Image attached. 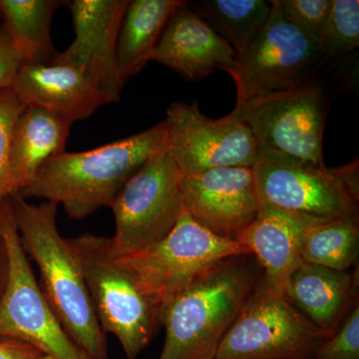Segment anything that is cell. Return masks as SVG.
I'll return each instance as SVG.
<instances>
[{"mask_svg":"<svg viewBox=\"0 0 359 359\" xmlns=\"http://www.w3.org/2000/svg\"><path fill=\"white\" fill-rule=\"evenodd\" d=\"M169 150L165 121L84 152L54 155L18 195L61 205L70 219H84L110 207L129 179L148 160Z\"/></svg>","mask_w":359,"mask_h":359,"instance_id":"6da1fadb","label":"cell"},{"mask_svg":"<svg viewBox=\"0 0 359 359\" xmlns=\"http://www.w3.org/2000/svg\"><path fill=\"white\" fill-rule=\"evenodd\" d=\"M16 228L26 255L40 273L44 297L71 339L96 359H110L107 339L100 327L83 273L57 226L58 205H33L11 196Z\"/></svg>","mask_w":359,"mask_h":359,"instance_id":"7a4b0ae2","label":"cell"},{"mask_svg":"<svg viewBox=\"0 0 359 359\" xmlns=\"http://www.w3.org/2000/svg\"><path fill=\"white\" fill-rule=\"evenodd\" d=\"M262 273L252 255L203 271L163 311L166 339L158 359H214Z\"/></svg>","mask_w":359,"mask_h":359,"instance_id":"3957f363","label":"cell"},{"mask_svg":"<svg viewBox=\"0 0 359 359\" xmlns=\"http://www.w3.org/2000/svg\"><path fill=\"white\" fill-rule=\"evenodd\" d=\"M67 243L104 334L115 335L126 358L136 359L162 327L163 309L116 257L111 238L86 233Z\"/></svg>","mask_w":359,"mask_h":359,"instance_id":"277c9868","label":"cell"},{"mask_svg":"<svg viewBox=\"0 0 359 359\" xmlns=\"http://www.w3.org/2000/svg\"><path fill=\"white\" fill-rule=\"evenodd\" d=\"M327 110L323 85L313 79L250 99L229 115L250 130L259 154L321 166Z\"/></svg>","mask_w":359,"mask_h":359,"instance_id":"5b68a950","label":"cell"},{"mask_svg":"<svg viewBox=\"0 0 359 359\" xmlns=\"http://www.w3.org/2000/svg\"><path fill=\"white\" fill-rule=\"evenodd\" d=\"M0 231L9 259L0 301V339L32 344L53 359H96L71 339L44 297L16 228L11 197L0 200Z\"/></svg>","mask_w":359,"mask_h":359,"instance_id":"8992f818","label":"cell"},{"mask_svg":"<svg viewBox=\"0 0 359 359\" xmlns=\"http://www.w3.org/2000/svg\"><path fill=\"white\" fill-rule=\"evenodd\" d=\"M330 337L269 287L262 273L214 359H313Z\"/></svg>","mask_w":359,"mask_h":359,"instance_id":"52a82bcc","label":"cell"},{"mask_svg":"<svg viewBox=\"0 0 359 359\" xmlns=\"http://www.w3.org/2000/svg\"><path fill=\"white\" fill-rule=\"evenodd\" d=\"M259 202L325 219H359V165L327 168L259 154L252 167Z\"/></svg>","mask_w":359,"mask_h":359,"instance_id":"ba28073f","label":"cell"},{"mask_svg":"<svg viewBox=\"0 0 359 359\" xmlns=\"http://www.w3.org/2000/svg\"><path fill=\"white\" fill-rule=\"evenodd\" d=\"M182 179L167 151L148 160L125 184L110 205L115 219L111 245L116 257L147 250L171 233L185 211Z\"/></svg>","mask_w":359,"mask_h":359,"instance_id":"9c48e42d","label":"cell"},{"mask_svg":"<svg viewBox=\"0 0 359 359\" xmlns=\"http://www.w3.org/2000/svg\"><path fill=\"white\" fill-rule=\"evenodd\" d=\"M242 255L252 252L238 241L210 233L184 211L171 233L158 244L133 256L117 257L164 311L205 269Z\"/></svg>","mask_w":359,"mask_h":359,"instance_id":"30bf717a","label":"cell"},{"mask_svg":"<svg viewBox=\"0 0 359 359\" xmlns=\"http://www.w3.org/2000/svg\"><path fill=\"white\" fill-rule=\"evenodd\" d=\"M266 25L229 72L240 105L316 79L325 62L318 42L290 25L276 0Z\"/></svg>","mask_w":359,"mask_h":359,"instance_id":"8fae6325","label":"cell"},{"mask_svg":"<svg viewBox=\"0 0 359 359\" xmlns=\"http://www.w3.org/2000/svg\"><path fill=\"white\" fill-rule=\"evenodd\" d=\"M165 124L168 152L183 176L218 168H252L259 159L257 142L244 123L230 115L211 119L197 101L172 103Z\"/></svg>","mask_w":359,"mask_h":359,"instance_id":"7c38bea8","label":"cell"},{"mask_svg":"<svg viewBox=\"0 0 359 359\" xmlns=\"http://www.w3.org/2000/svg\"><path fill=\"white\" fill-rule=\"evenodd\" d=\"M182 195L191 218L226 240H237L259 212L252 168H218L183 176Z\"/></svg>","mask_w":359,"mask_h":359,"instance_id":"4fadbf2b","label":"cell"},{"mask_svg":"<svg viewBox=\"0 0 359 359\" xmlns=\"http://www.w3.org/2000/svg\"><path fill=\"white\" fill-rule=\"evenodd\" d=\"M129 0H74L68 2L75 39L58 53L53 65L83 71L100 85L111 102L121 99L124 82L117 66V41Z\"/></svg>","mask_w":359,"mask_h":359,"instance_id":"5bb4252c","label":"cell"},{"mask_svg":"<svg viewBox=\"0 0 359 359\" xmlns=\"http://www.w3.org/2000/svg\"><path fill=\"white\" fill-rule=\"evenodd\" d=\"M11 88L25 108H41L72 125L112 103L93 78L68 65L23 63Z\"/></svg>","mask_w":359,"mask_h":359,"instance_id":"9a60e30c","label":"cell"},{"mask_svg":"<svg viewBox=\"0 0 359 359\" xmlns=\"http://www.w3.org/2000/svg\"><path fill=\"white\" fill-rule=\"evenodd\" d=\"M236 58L235 50L187 2L168 22L150 61L189 81H199L216 69L230 72Z\"/></svg>","mask_w":359,"mask_h":359,"instance_id":"2e32d148","label":"cell"},{"mask_svg":"<svg viewBox=\"0 0 359 359\" xmlns=\"http://www.w3.org/2000/svg\"><path fill=\"white\" fill-rule=\"evenodd\" d=\"M323 221L259 202L256 219L236 241L256 257L269 287L285 297L290 276L304 262L301 257L304 233Z\"/></svg>","mask_w":359,"mask_h":359,"instance_id":"e0dca14e","label":"cell"},{"mask_svg":"<svg viewBox=\"0 0 359 359\" xmlns=\"http://www.w3.org/2000/svg\"><path fill=\"white\" fill-rule=\"evenodd\" d=\"M358 273L302 262L290 276L285 297L314 325L334 334L358 299Z\"/></svg>","mask_w":359,"mask_h":359,"instance_id":"ac0fdd59","label":"cell"},{"mask_svg":"<svg viewBox=\"0 0 359 359\" xmlns=\"http://www.w3.org/2000/svg\"><path fill=\"white\" fill-rule=\"evenodd\" d=\"M72 124L37 107H26L14 130L9 161L8 196L29 186L40 168L65 152Z\"/></svg>","mask_w":359,"mask_h":359,"instance_id":"d6986e66","label":"cell"},{"mask_svg":"<svg viewBox=\"0 0 359 359\" xmlns=\"http://www.w3.org/2000/svg\"><path fill=\"white\" fill-rule=\"evenodd\" d=\"M183 0H133L123 18L117 41V66L122 81L139 72L150 61L165 28Z\"/></svg>","mask_w":359,"mask_h":359,"instance_id":"ffe728a7","label":"cell"},{"mask_svg":"<svg viewBox=\"0 0 359 359\" xmlns=\"http://www.w3.org/2000/svg\"><path fill=\"white\" fill-rule=\"evenodd\" d=\"M65 4L58 0H0L1 26L23 63L51 65L57 57L51 22L54 11Z\"/></svg>","mask_w":359,"mask_h":359,"instance_id":"44dd1931","label":"cell"},{"mask_svg":"<svg viewBox=\"0 0 359 359\" xmlns=\"http://www.w3.org/2000/svg\"><path fill=\"white\" fill-rule=\"evenodd\" d=\"M189 6L236 52L244 54L264 29L273 4L266 0H202Z\"/></svg>","mask_w":359,"mask_h":359,"instance_id":"7402d4cb","label":"cell"},{"mask_svg":"<svg viewBox=\"0 0 359 359\" xmlns=\"http://www.w3.org/2000/svg\"><path fill=\"white\" fill-rule=\"evenodd\" d=\"M359 219L342 218L320 222L304 233L301 257L306 263L351 271L358 264Z\"/></svg>","mask_w":359,"mask_h":359,"instance_id":"603a6c76","label":"cell"},{"mask_svg":"<svg viewBox=\"0 0 359 359\" xmlns=\"http://www.w3.org/2000/svg\"><path fill=\"white\" fill-rule=\"evenodd\" d=\"M316 42L325 61L346 57L358 50V0H332L327 20Z\"/></svg>","mask_w":359,"mask_h":359,"instance_id":"cb8c5ba5","label":"cell"},{"mask_svg":"<svg viewBox=\"0 0 359 359\" xmlns=\"http://www.w3.org/2000/svg\"><path fill=\"white\" fill-rule=\"evenodd\" d=\"M25 109L13 88L0 90V200L9 197V161L14 130Z\"/></svg>","mask_w":359,"mask_h":359,"instance_id":"d4e9b609","label":"cell"},{"mask_svg":"<svg viewBox=\"0 0 359 359\" xmlns=\"http://www.w3.org/2000/svg\"><path fill=\"white\" fill-rule=\"evenodd\" d=\"M313 359H359L358 297L337 332L318 347Z\"/></svg>","mask_w":359,"mask_h":359,"instance_id":"484cf974","label":"cell"},{"mask_svg":"<svg viewBox=\"0 0 359 359\" xmlns=\"http://www.w3.org/2000/svg\"><path fill=\"white\" fill-rule=\"evenodd\" d=\"M283 15L290 25L306 36L318 39L328 13L332 0H276Z\"/></svg>","mask_w":359,"mask_h":359,"instance_id":"4316f807","label":"cell"},{"mask_svg":"<svg viewBox=\"0 0 359 359\" xmlns=\"http://www.w3.org/2000/svg\"><path fill=\"white\" fill-rule=\"evenodd\" d=\"M23 60L11 37L0 26V90L11 88Z\"/></svg>","mask_w":359,"mask_h":359,"instance_id":"83f0119b","label":"cell"},{"mask_svg":"<svg viewBox=\"0 0 359 359\" xmlns=\"http://www.w3.org/2000/svg\"><path fill=\"white\" fill-rule=\"evenodd\" d=\"M0 359H53L20 340L0 339Z\"/></svg>","mask_w":359,"mask_h":359,"instance_id":"f1b7e54d","label":"cell"},{"mask_svg":"<svg viewBox=\"0 0 359 359\" xmlns=\"http://www.w3.org/2000/svg\"><path fill=\"white\" fill-rule=\"evenodd\" d=\"M9 276V259L8 254L4 238L0 231V301L6 292L7 282Z\"/></svg>","mask_w":359,"mask_h":359,"instance_id":"f546056e","label":"cell"}]
</instances>
